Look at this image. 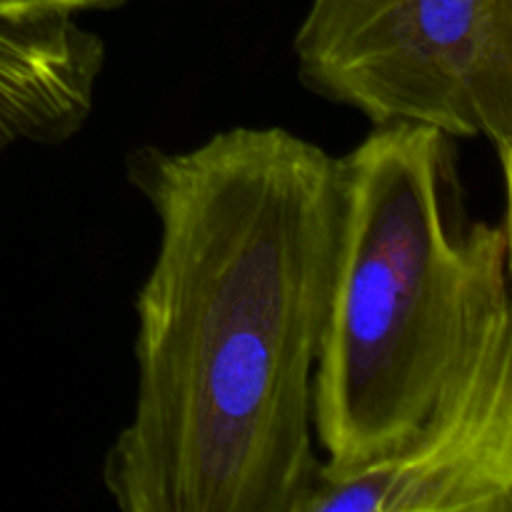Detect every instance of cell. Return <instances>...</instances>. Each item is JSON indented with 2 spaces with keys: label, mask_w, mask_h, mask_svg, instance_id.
I'll return each instance as SVG.
<instances>
[{
  "label": "cell",
  "mask_w": 512,
  "mask_h": 512,
  "mask_svg": "<svg viewBox=\"0 0 512 512\" xmlns=\"http://www.w3.org/2000/svg\"><path fill=\"white\" fill-rule=\"evenodd\" d=\"M125 178L158 218L135 295V403L100 483L123 512H293L323 460L313 378L340 235L338 158L280 125L188 150L140 145Z\"/></svg>",
  "instance_id": "cell-1"
},
{
  "label": "cell",
  "mask_w": 512,
  "mask_h": 512,
  "mask_svg": "<svg viewBox=\"0 0 512 512\" xmlns=\"http://www.w3.org/2000/svg\"><path fill=\"white\" fill-rule=\"evenodd\" d=\"M340 235L313 378L320 475L408 448L512 328L510 223L468 205L453 135L373 125L338 158Z\"/></svg>",
  "instance_id": "cell-2"
},
{
  "label": "cell",
  "mask_w": 512,
  "mask_h": 512,
  "mask_svg": "<svg viewBox=\"0 0 512 512\" xmlns=\"http://www.w3.org/2000/svg\"><path fill=\"white\" fill-rule=\"evenodd\" d=\"M293 53L305 90L373 125L485 138L510 190L512 0H313Z\"/></svg>",
  "instance_id": "cell-3"
},
{
  "label": "cell",
  "mask_w": 512,
  "mask_h": 512,
  "mask_svg": "<svg viewBox=\"0 0 512 512\" xmlns=\"http://www.w3.org/2000/svg\"><path fill=\"white\" fill-rule=\"evenodd\" d=\"M512 328L405 450L345 478L315 475L293 512H510Z\"/></svg>",
  "instance_id": "cell-4"
},
{
  "label": "cell",
  "mask_w": 512,
  "mask_h": 512,
  "mask_svg": "<svg viewBox=\"0 0 512 512\" xmlns=\"http://www.w3.org/2000/svg\"><path fill=\"white\" fill-rule=\"evenodd\" d=\"M105 68V40L75 15L0 18V155L60 145L83 130Z\"/></svg>",
  "instance_id": "cell-5"
},
{
  "label": "cell",
  "mask_w": 512,
  "mask_h": 512,
  "mask_svg": "<svg viewBox=\"0 0 512 512\" xmlns=\"http://www.w3.org/2000/svg\"><path fill=\"white\" fill-rule=\"evenodd\" d=\"M128 0H0V18L5 20H35L53 15L105 13L118 10Z\"/></svg>",
  "instance_id": "cell-6"
}]
</instances>
